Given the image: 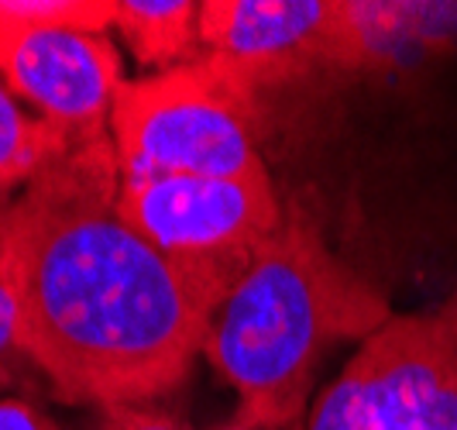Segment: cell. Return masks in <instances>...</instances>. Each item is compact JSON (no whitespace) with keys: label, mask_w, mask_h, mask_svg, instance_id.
Masks as SVG:
<instances>
[{"label":"cell","mask_w":457,"mask_h":430,"mask_svg":"<svg viewBox=\"0 0 457 430\" xmlns=\"http://www.w3.org/2000/svg\"><path fill=\"white\" fill-rule=\"evenodd\" d=\"M111 135L72 145L0 207V286L14 344L66 403L114 407L172 392L213 310L117 210Z\"/></svg>","instance_id":"cell-1"},{"label":"cell","mask_w":457,"mask_h":430,"mask_svg":"<svg viewBox=\"0 0 457 430\" xmlns=\"http://www.w3.org/2000/svg\"><path fill=\"white\" fill-rule=\"evenodd\" d=\"M0 21L107 35L114 28V0H0Z\"/></svg>","instance_id":"cell-10"},{"label":"cell","mask_w":457,"mask_h":430,"mask_svg":"<svg viewBox=\"0 0 457 430\" xmlns=\"http://www.w3.org/2000/svg\"><path fill=\"white\" fill-rule=\"evenodd\" d=\"M114 28L141 66L165 72L200 59L196 0H114Z\"/></svg>","instance_id":"cell-8"},{"label":"cell","mask_w":457,"mask_h":430,"mask_svg":"<svg viewBox=\"0 0 457 430\" xmlns=\"http://www.w3.org/2000/svg\"><path fill=\"white\" fill-rule=\"evenodd\" d=\"M392 317L389 296L293 207L217 307L204 355L237 392L241 427L286 430L306 413L323 355L344 341L365 344Z\"/></svg>","instance_id":"cell-2"},{"label":"cell","mask_w":457,"mask_h":430,"mask_svg":"<svg viewBox=\"0 0 457 430\" xmlns=\"http://www.w3.org/2000/svg\"><path fill=\"white\" fill-rule=\"evenodd\" d=\"M306 430H457V344L436 314L392 317L368 338Z\"/></svg>","instance_id":"cell-5"},{"label":"cell","mask_w":457,"mask_h":430,"mask_svg":"<svg viewBox=\"0 0 457 430\" xmlns=\"http://www.w3.org/2000/svg\"><path fill=\"white\" fill-rule=\"evenodd\" d=\"M0 430H62L28 400H0Z\"/></svg>","instance_id":"cell-12"},{"label":"cell","mask_w":457,"mask_h":430,"mask_svg":"<svg viewBox=\"0 0 457 430\" xmlns=\"http://www.w3.org/2000/svg\"><path fill=\"white\" fill-rule=\"evenodd\" d=\"M434 314H436V320L444 324V331L451 334V341L457 344V290L447 296V303H440V307H436Z\"/></svg>","instance_id":"cell-13"},{"label":"cell","mask_w":457,"mask_h":430,"mask_svg":"<svg viewBox=\"0 0 457 430\" xmlns=\"http://www.w3.org/2000/svg\"><path fill=\"white\" fill-rule=\"evenodd\" d=\"M93 430H186L169 413L152 409L148 403H114L96 409Z\"/></svg>","instance_id":"cell-11"},{"label":"cell","mask_w":457,"mask_h":430,"mask_svg":"<svg viewBox=\"0 0 457 430\" xmlns=\"http://www.w3.org/2000/svg\"><path fill=\"white\" fill-rule=\"evenodd\" d=\"M0 80L72 145L111 135V111L128 83L107 35L11 21H0Z\"/></svg>","instance_id":"cell-7"},{"label":"cell","mask_w":457,"mask_h":430,"mask_svg":"<svg viewBox=\"0 0 457 430\" xmlns=\"http://www.w3.org/2000/svg\"><path fill=\"white\" fill-rule=\"evenodd\" d=\"M120 180L155 176H269L258 156L252 111L204 59L128 80L111 111Z\"/></svg>","instance_id":"cell-4"},{"label":"cell","mask_w":457,"mask_h":430,"mask_svg":"<svg viewBox=\"0 0 457 430\" xmlns=\"http://www.w3.org/2000/svg\"><path fill=\"white\" fill-rule=\"evenodd\" d=\"M117 210L213 314L286 217L272 176L120 180Z\"/></svg>","instance_id":"cell-3"},{"label":"cell","mask_w":457,"mask_h":430,"mask_svg":"<svg viewBox=\"0 0 457 430\" xmlns=\"http://www.w3.org/2000/svg\"><path fill=\"white\" fill-rule=\"evenodd\" d=\"M337 0H200V59L248 111L265 90L330 69Z\"/></svg>","instance_id":"cell-6"},{"label":"cell","mask_w":457,"mask_h":430,"mask_svg":"<svg viewBox=\"0 0 457 430\" xmlns=\"http://www.w3.org/2000/svg\"><path fill=\"white\" fill-rule=\"evenodd\" d=\"M72 148L62 131H55L42 117L24 111L21 100L0 80V197L28 186L48 162Z\"/></svg>","instance_id":"cell-9"}]
</instances>
